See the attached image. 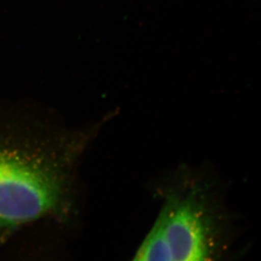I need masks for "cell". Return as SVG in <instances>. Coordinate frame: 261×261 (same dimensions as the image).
<instances>
[{"label":"cell","mask_w":261,"mask_h":261,"mask_svg":"<svg viewBox=\"0 0 261 261\" xmlns=\"http://www.w3.org/2000/svg\"><path fill=\"white\" fill-rule=\"evenodd\" d=\"M60 190L49 165L0 148V230L45 216L58 203Z\"/></svg>","instance_id":"cell-1"},{"label":"cell","mask_w":261,"mask_h":261,"mask_svg":"<svg viewBox=\"0 0 261 261\" xmlns=\"http://www.w3.org/2000/svg\"><path fill=\"white\" fill-rule=\"evenodd\" d=\"M161 218L172 261H206L205 226L194 203L176 202L164 211Z\"/></svg>","instance_id":"cell-2"},{"label":"cell","mask_w":261,"mask_h":261,"mask_svg":"<svg viewBox=\"0 0 261 261\" xmlns=\"http://www.w3.org/2000/svg\"><path fill=\"white\" fill-rule=\"evenodd\" d=\"M133 261H172L161 216L143 240Z\"/></svg>","instance_id":"cell-3"}]
</instances>
